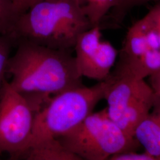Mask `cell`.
I'll return each mask as SVG.
<instances>
[{
    "instance_id": "cell-15",
    "label": "cell",
    "mask_w": 160,
    "mask_h": 160,
    "mask_svg": "<svg viewBox=\"0 0 160 160\" xmlns=\"http://www.w3.org/2000/svg\"><path fill=\"white\" fill-rule=\"evenodd\" d=\"M154 0H119V4L118 7L113 12L114 18L122 19L123 14L128 10L135 6H139L142 4Z\"/></svg>"
},
{
    "instance_id": "cell-5",
    "label": "cell",
    "mask_w": 160,
    "mask_h": 160,
    "mask_svg": "<svg viewBox=\"0 0 160 160\" xmlns=\"http://www.w3.org/2000/svg\"><path fill=\"white\" fill-rule=\"evenodd\" d=\"M104 99L110 118L133 137L138 125L152 108L155 96L147 81L118 77L110 73L106 79Z\"/></svg>"
},
{
    "instance_id": "cell-12",
    "label": "cell",
    "mask_w": 160,
    "mask_h": 160,
    "mask_svg": "<svg viewBox=\"0 0 160 160\" xmlns=\"http://www.w3.org/2000/svg\"><path fill=\"white\" fill-rule=\"evenodd\" d=\"M80 11L92 27L101 26L110 12L118 7L119 0H75Z\"/></svg>"
},
{
    "instance_id": "cell-19",
    "label": "cell",
    "mask_w": 160,
    "mask_h": 160,
    "mask_svg": "<svg viewBox=\"0 0 160 160\" xmlns=\"http://www.w3.org/2000/svg\"><path fill=\"white\" fill-rule=\"evenodd\" d=\"M147 13L155 23L160 25V3L153 7Z\"/></svg>"
},
{
    "instance_id": "cell-8",
    "label": "cell",
    "mask_w": 160,
    "mask_h": 160,
    "mask_svg": "<svg viewBox=\"0 0 160 160\" xmlns=\"http://www.w3.org/2000/svg\"><path fill=\"white\" fill-rule=\"evenodd\" d=\"M157 49L160 50L158 36L153 23L146 14L128 30L118 57H139Z\"/></svg>"
},
{
    "instance_id": "cell-6",
    "label": "cell",
    "mask_w": 160,
    "mask_h": 160,
    "mask_svg": "<svg viewBox=\"0 0 160 160\" xmlns=\"http://www.w3.org/2000/svg\"><path fill=\"white\" fill-rule=\"evenodd\" d=\"M35 113L31 104L7 81L0 98V154L17 157L29 152Z\"/></svg>"
},
{
    "instance_id": "cell-20",
    "label": "cell",
    "mask_w": 160,
    "mask_h": 160,
    "mask_svg": "<svg viewBox=\"0 0 160 160\" xmlns=\"http://www.w3.org/2000/svg\"><path fill=\"white\" fill-rule=\"evenodd\" d=\"M26 160H33V158H32V157H30V156H29V155H28V157H27V158H26Z\"/></svg>"
},
{
    "instance_id": "cell-10",
    "label": "cell",
    "mask_w": 160,
    "mask_h": 160,
    "mask_svg": "<svg viewBox=\"0 0 160 160\" xmlns=\"http://www.w3.org/2000/svg\"><path fill=\"white\" fill-rule=\"evenodd\" d=\"M133 137L145 153L160 159V99L157 97L150 112L135 129Z\"/></svg>"
},
{
    "instance_id": "cell-7",
    "label": "cell",
    "mask_w": 160,
    "mask_h": 160,
    "mask_svg": "<svg viewBox=\"0 0 160 160\" xmlns=\"http://www.w3.org/2000/svg\"><path fill=\"white\" fill-rule=\"evenodd\" d=\"M74 50L80 76L98 82L109 77L119 53L110 42L102 39L100 26L92 27L80 34Z\"/></svg>"
},
{
    "instance_id": "cell-16",
    "label": "cell",
    "mask_w": 160,
    "mask_h": 160,
    "mask_svg": "<svg viewBox=\"0 0 160 160\" xmlns=\"http://www.w3.org/2000/svg\"><path fill=\"white\" fill-rule=\"evenodd\" d=\"M108 160H160L143 152L138 153L135 151H130L116 155Z\"/></svg>"
},
{
    "instance_id": "cell-14",
    "label": "cell",
    "mask_w": 160,
    "mask_h": 160,
    "mask_svg": "<svg viewBox=\"0 0 160 160\" xmlns=\"http://www.w3.org/2000/svg\"><path fill=\"white\" fill-rule=\"evenodd\" d=\"M18 15L12 0H0V36L9 34Z\"/></svg>"
},
{
    "instance_id": "cell-13",
    "label": "cell",
    "mask_w": 160,
    "mask_h": 160,
    "mask_svg": "<svg viewBox=\"0 0 160 160\" xmlns=\"http://www.w3.org/2000/svg\"><path fill=\"white\" fill-rule=\"evenodd\" d=\"M15 42L9 34L0 36V98L8 80L6 78L8 60Z\"/></svg>"
},
{
    "instance_id": "cell-4",
    "label": "cell",
    "mask_w": 160,
    "mask_h": 160,
    "mask_svg": "<svg viewBox=\"0 0 160 160\" xmlns=\"http://www.w3.org/2000/svg\"><path fill=\"white\" fill-rule=\"evenodd\" d=\"M58 141L84 160H108L121 153L135 151V138L112 120L104 108L93 112L79 125Z\"/></svg>"
},
{
    "instance_id": "cell-1",
    "label": "cell",
    "mask_w": 160,
    "mask_h": 160,
    "mask_svg": "<svg viewBox=\"0 0 160 160\" xmlns=\"http://www.w3.org/2000/svg\"><path fill=\"white\" fill-rule=\"evenodd\" d=\"M10 57L7 75L9 83L31 104L36 112L52 97L81 86L71 50L56 49L27 41H20Z\"/></svg>"
},
{
    "instance_id": "cell-11",
    "label": "cell",
    "mask_w": 160,
    "mask_h": 160,
    "mask_svg": "<svg viewBox=\"0 0 160 160\" xmlns=\"http://www.w3.org/2000/svg\"><path fill=\"white\" fill-rule=\"evenodd\" d=\"M28 155L34 160H84L64 147L57 139H51L30 149Z\"/></svg>"
},
{
    "instance_id": "cell-3",
    "label": "cell",
    "mask_w": 160,
    "mask_h": 160,
    "mask_svg": "<svg viewBox=\"0 0 160 160\" xmlns=\"http://www.w3.org/2000/svg\"><path fill=\"white\" fill-rule=\"evenodd\" d=\"M106 80L94 86L84 84L61 92L39 109L34 116L30 149L51 139H56L74 129L94 112L104 99Z\"/></svg>"
},
{
    "instance_id": "cell-17",
    "label": "cell",
    "mask_w": 160,
    "mask_h": 160,
    "mask_svg": "<svg viewBox=\"0 0 160 160\" xmlns=\"http://www.w3.org/2000/svg\"><path fill=\"white\" fill-rule=\"evenodd\" d=\"M17 12L20 14L28 10L35 4L43 0H12Z\"/></svg>"
},
{
    "instance_id": "cell-18",
    "label": "cell",
    "mask_w": 160,
    "mask_h": 160,
    "mask_svg": "<svg viewBox=\"0 0 160 160\" xmlns=\"http://www.w3.org/2000/svg\"><path fill=\"white\" fill-rule=\"evenodd\" d=\"M149 84L154 92L155 97L160 99V70L147 79Z\"/></svg>"
},
{
    "instance_id": "cell-2",
    "label": "cell",
    "mask_w": 160,
    "mask_h": 160,
    "mask_svg": "<svg viewBox=\"0 0 160 160\" xmlns=\"http://www.w3.org/2000/svg\"><path fill=\"white\" fill-rule=\"evenodd\" d=\"M90 28L75 0H43L19 14L8 34L16 45L27 41L72 50L78 36Z\"/></svg>"
},
{
    "instance_id": "cell-9",
    "label": "cell",
    "mask_w": 160,
    "mask_h": 160,
    "mask_svg": "<svg viewBox=\"0 0 160 160\" xmlns=\"http://www.w3.org/2000/svg\"><path fill=\"white\" fill-rule=\"evenodd\" d=\"M111 74L135 80L148 79L160 70V50L150 51L142 56L118 57Z\"/></svg>"
}]
</instances>
